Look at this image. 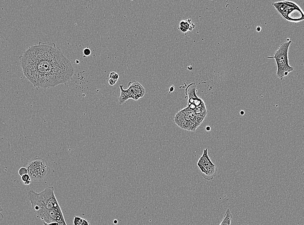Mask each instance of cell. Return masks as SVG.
I'll list each match as a JSON object with an SVG mask.
<instances>
[{"label": "cell", "mask_w": 304, "mask_h": 225, "mask_svg": "<svg viewBox=\"0 0 304 225\" xmlns=\"http://www.w3.org/2000/svg\"><path fill=\"white\" fill-rule=\"evenodd\" d=\"M196 92V85L194 83L188 85L185 89V94L188 99V107L193 110L205 104L203 100L197 96Z\"/></svg>", "instance_id": "obj_7"}, {"label": "cell", "mask_w": 304, "mask_h": 225, "mask_svg": "<svg viewBox=\"0 0 304 225\" xmlns=\"http://www.w3.org/2000/svg\"><path fill=\"white\" fill-rule=\"evenodd\" d=\"M232 216L229 209H228L225 213L224 217L219 225H231Z\"/></svg>", "instance_id": "obj_11"}, {"label": "cell", "mask_w": 304, "mask_h": 225, "mask_svg": "<svg viewBox=\"0 0 304 225\" xmlns=\"http://www.w3.org/2000/svg\"><path fill=\"white\" fill-rule=\"evenodd\" d=\"M21 179H22V181H23V183L31 180L30 178V175L28 174H24V175L21 176Z\"/></svg>", "instance_id": "obj_15"}, {"label": "cell", "mask_w": 304, "mask_h": 225, "mask_svg": "<svg viewBox=\"0 0 304 225\" xmlns=\"http://www.w3.org/2000/svg\"><path fill=\"white\" fill-rule=\"evenodd\" d=\"M291 43V40L284 42L274 52L273 56L267 57L274 58L275 60L277 67L276 76L281 80L294 70V68L289 64L288 58L289 48Z\"/></svg>", "instance_id": "obj_3"}, {"label": "cell", "mask_w": 304, "mask_h": 225, "mask_svg": "<svg viewBox=\"0 0 304 225\" xmlns=\"http://www.w3.org/2000/svg\"><path fill=\"white\" fill-rule=\"evenodd\" d=\"M23 74L33 85L49 88L67 83L75 69L71 62L53 42H39L19 57Z\"/></svg>", "instance_id": "obj_1"}, {"label": "cell", "mask_w": 304, "mask_h": 225, "mask_svg": "<svg viewBox=\"0 0 304 225\" xmlns=\"http://www.w3.org/2000/svg\"><path fill=\"white\" fill-rule=\"evenodd\" d=\"M210 130H211V127H210V126H207L206 127V130L207 131H210Z\"/></svg>", "instance_id": "obj_20"}, {"label": "cell", "mask_w": 304, "mask_h": 225, "mask_svg": "<svg viewBox=\"0 0 304 225\" xmlns=\"http://www.w3.org/2000/svg\"><path fill=\"white\" fill-rule=\"evenodd\" d=\"M277 12L285 20L297 23L303 21L304 12L296 3L290 1H281L272 3Z\"/></svg>", "instance_id": "obj_4"}, {"label": "cell", "mask_w": 304, "mask_h": 225, "mask_svg": "<svg viewBox=\"0 0 304 225\" xmlns=\"http://www.w3.org/2000/svg\"><path fill=\"white\" fill-rule=\"evenodd\" d=\"M3 209L1 206V205H0V223H1V221L2 220H3V217H3V214L1 212L2 211H3Z\"/></svg>", "instance_id": "obj_17"}, {"label": "cell", "mask_w": 304, "mask_h": 225, "mask_svg": "<svg viewBox=\"0 0 304 225\" xmlns=\"http://www.w3.org/2000/svg\"><path fill=\"white\" fill-rule=\"evenodd\" d=\"M84 54L86 56H89L91 53V51L89 48H86L84 49Z\"/></svg>", "instance_id": "obj_16"}, {"label": "cell", "mask_w": 304, "mask_h": 225, "mask_svg": "<svg viewBox=\"0 0 304 225\" xmlns=\"http://www.w3.org/2000/svg\"><path fill=\"white\" fill-rule=\"evenodd\" d=\"M195 26L192 22L191 19L182 20L179 24L178 29L182 33H186L188 31H191L194 28Z\"/></svg>", "instance_id": "obj_9"}, {"label": "cell", "mask_w": 304, "mask_h": 225, "mask_svg": "<svg viewBox=\"0 0 304 225\" xmlns=\"http://www.w3.org/2000/svg\"><path fill=\"white\" fill-rule=\"evenodd\" d=\"M197 165L202 172V176L205 179L209 181L213 180L216 176L217 168L209 158L207 149L203 151V154L197 162Z\"/></svg>", "instance_id": "obj_6"}, {"label": "cell", "mask_w": 304, "mask_h": 225, "mask_svg": "<svg viewBox=\"0 0 304 225\" xmlns=\"http://www.w3.org/2000/svg\"><path fill=\"white\" fill-rule=\"evenodd\" d=\"M108 84L109 85L111 86H113L114 85H115L117 81H115L114 80L112 79L109 78V80H108Z\"/></svg>", "instance_id": "obj_18"}, {"label": "cell", "mask_w": 304, "mask_h": 225, "mask_svg": "<svg viewBox=\"0 0 304 225\" xmlns=\"http://www.w3.org/2000/svg\"><path fill=\"white\" fill-rule=\"evenodd\" d=\"M27 196L32 210L44 225H68L55 193L53 186L39 193L29 190Z\"/></svg>", "instance_id": "obj_2"}, {"label": "cell", "mask_w": 304, "mask_h": 225, "mask_svg": "<svg viewBox=\"0 0 304 225\" xmlns=\"http://www.w3.org/2000/svg\"><path fill=\"white\" fill-rule=\"evenodd\" d=\"M119 88H120V91H121V94H120L118 101H119V104L122 105L126 101H128L129 99H132V98L129 90L128 89L124 90V89L123 85H120Z\"/></svg>", "instance_id": "obj_10"}, {"label": "cell", "mask_w": 304, "mask_h": 225, "mask_svg": "<svg viewBox=\"0 0 304 225\" xmlns=\"http://www.w3.org/2000/svg\"><path fill=\"white\" fill-rule=\"evenodd\" d=\"M74 225H90L89 221L86 219L79 217H74Z\"/></svg>", "instance_id": "obj_12"}, {"label": "cell", "mask_w": 304, "mask_h": 225, "mask_svg": "<svg viewBox=\"0 0 304 225\" xmlns=\"http://www.w3.org/2000/svg\"><path fill=\"white\" fill-rule=\"evenodd\" d=\"M26 169L32 181L41 180L50 172L47 162L44 158L36 156L27 163Z\"/></svg>", "instance_id": "obj_5"}, {"label": "cell", "mask_w": 304, "mask_h": 225, "mask_svg": "<svg viewBox=\"0 0 304 225\" xmlns=\"http://www.w3.org/2000/svg\"><path fill=\"white\" fill-rule=\"evenodd\" d=\"M19 174L20 176H22L24 174H28V170L25 167H22L19 169Z\"/></svg>", "instance_id": "obj_14"}, {"label": "cell", "mask_w": 304, "mask_h": 225, "mask_svg": "<svg viewBox=\"0 0 304 225\" xmlns=\"http://www.w3.org/2000/svg\"><path fill=\"white\" fill-rule=\"evenodd\" d=\"M240 114H241V115H244V114H245V112H244V111H243V110H242V111H241V112H240Z\"/></svg>", "instance_id": "obj_21"}, {"label": "cell", "mask_w": 304, "mask_h": 225, "mask_svg": "<svg viewBox=\"0 0 304 225\" xmlns=\"http://www.w3.org/2000/svg\"><path fill=\"white\" fill-rule=\"evenodd\" d=\"M174 90H175V87H174V86H171V87H170V89H169V93H170L173 92V91H174Z\"/></svg>", "instance_id": "obj_19"}, {"label": "cell", "mask_w": 304, "mask_h": 225, "mask_svg": "<svg viewBox=\"0 0 304 225\" xmlns=\"http://www.w3.org/2000/svg\"><path fill=\"white\" fill-rule=\"evenodd\" d=\"M129 90L133 100L137 101L142 98L145 94V90L144 87L137 81H131L129 83Z\"/></svg>", "instance_id": "obj_8"}, {"label": "cell", "mask_w": 304, "mask_h": 225, "mask_svg": "<svg viewBox=\"0 0 304 225\" xmlns=\"http://www.w3.org/2000/svg\"><path fill=\"white\" fill-rule=\"evenodd\" d=\"M109 78L110 79L114 80L115 81H117L119 78V75L115 72H110L109 74Z\"/></svg>", "instance_id": "obj_13"}, {"label": "cell", "mask_w": 304, "mask_h": 225, "mask_svg": "<svg viewBox=\"0 0 304 225\" xmlns=\"http://www.w3.org/2000/svg\"><path fill=\"white\" fill-rule=\"evenodd\" d=\"M76 64H78L79 63V61L78 60H76Z\"/></svg>", "instance_id": "obj_22"}]
</instances>
